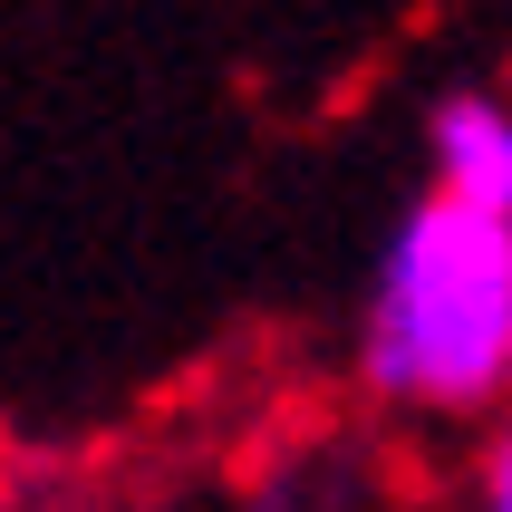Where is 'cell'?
<instances>
[{
	"mask_svg": "<svg viewBox=\"0 0 512 512\" xmlns=\"http://www.w3.org/2000/svg\"><path fill=\"white\" fill-rule=\"evenodd\" d=\"M503 377V223L435 194L387 242L368 310V387L416 406H474Z\"/></svg>",
	"mask_w": 512,
	"mask_h": 512,
	"instance_id": "cell-1",
	"label": "cell"
},
{
	"mask_svg": "<svg viewBox=\"0 0 512 512\" xmlns=\"http://www.w3.org/2000/svg\"><path fill=\"white\" fill-rule=\"evenodd\" d=\"M503 107L484 97H445L435 107V165H445V203H474L493 223V165H503Z\"/></svg>",
	"mask_w": 512,
	"mask_h": 512,
	"instance_id": "cell-2",
	"label": "cell"
},
{
	"mask_svg": "<svg viewBox=\"0 0 512 512\" xmlns=\"http://www.w3.org/2000/svg\"><path fill=\"white\" fill-rule=\"evenodd\" d=\"M484 512H512V435L493 445V474H484Z\"/></svg>",
	"mask_w": 512,
	"mask_h": 512,
	"instance_id": "cell-3",
	"label": "cell"
},
{
	"mask_svg": "<svg viewBox=\"0 0 512 512\" xmlns=\"http://www.w3.org/2000/svg\"><path fill=\"white\" fill-rule=\"evenodd\" d=\"M493 223H512V126H503V165H493Z\"/></svg>",
	"mask_w": 512,
	"mask_h": 512,
	"instance_id": "cell-4",
	"label": "cell"
},
{
	"mask_svg": "<svg viewBox=\"0 0 512 512\" xmlns=\"http://www.w3.org/2000/svg\"><path fill=\"white\" fill-rule=\"evenodd\" d=\"M503 368H512V223H503Z\"/></svg>",
	"mask_w": 512,
	"mask_h": 512,
	"instance_id": "cell-5",
	"label": "cell"
}]
</instances>
